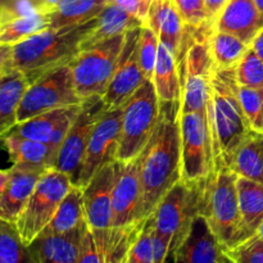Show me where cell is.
Here are the masks:
<instances>
[{"label": "cell", "mask_w": 263, "mask_h": 263, "mask_svg": "<svg viewBox=\"0 0 263 263\" xmlns=\"http://www.w3.org/2000/svg\"><path fill=\"white\" fill-rule=\"evenodd\" d=\"M180 113L181 102H161L158 125L140 153L143 220L153 215L166 193L181 180Z\"/></svg>", "instance_id": "obj_1"}, {"label": "cell", "mask_w": 263, "mask_h": 263, "mask_svg": "<svg viewBox=\"0 0 263 263\" xmlns=\"http://www.w3.org/2000/svg\"><path fill=\"white\" fill-rule=\"evenodd\" d=\"M94 22L95 18L79 25L49 27L15 44L13 69L22 72L31 84L48 72L67 66L82 50Z\"/></svg>", "instance_id": "obj_2"}, {"label": "cell", "mask_w": 263, "mask_h": 263, "mask_svg": "<svg viewBox=\"0 0 263 263\" xmlns=\"http://www.w3.org/2000/svg\"><path fill=\"white\" fill-rule=\"evenodd\" d=\"M207 122L212 138L215 168L229 166L235 151L252 128L239 102L235 68L216 69L207 108Z\"/></svg>", "instance_id": "obj_3"}, {"label": "cell", "mask_w": 263, "mask_h": 263, "mask_svg": "<svg viewBox=\"0 0 263 263\" xmlns=\"http://www.w3.org/2000/svg\"><path fill=\"white\" fill-rule=\"evenodd\" d=\"M238 175L229 166L213 170L203 184L199 213L205 217L225 252L240 244L247 236L239 208Z\"/></svg>", "instance_id": "obj_4"}, {"label": "cell", "mask_w": 263, "mask_h": 263, "mask_svg": "<svg viewBox=\"0 0 263 263\" xmlns=\"http://www.w3.org/2000/svg\"><path fill=\"white\" fill-rule=\"evenodd\" d=\"M161 115V102L152 80L144 84L122 105L120 144L116 159L131 161L140 156L153 136Z\"/></svg>", "instance_id": "obj_5"}, {"label": "cell", "mask_w": 263, "mask_h": 263, "mask_svg": "<svg viewBox=\"0 0 263 263\" xmlns=\"http://www.w3.org/2000/svg\"><path fill=\"white\" fill-rule=\"evenodd\" d=\"M203 184L204 181L190 182L181 179L166 193L153 212L156 235L170 247L167 261H171L193 218L199 213Z\"/></svg>", "instance_id": "obj_6"}, {"label": "cell", "mask_w": 263, "mask_h": 263, "mask_svg": "<svg viewBox=\"0 0 263 263\" xmlns=\"http://www.w3.org/2000/svg\"><path fill=\"white\" fill-rule=\"evenodd\" d=\"M125 35L82 49L69 63L76 91L82 102L92 97H103L107 91L120 61Z\"/></svg>", "instance_id": "obj_7"}, {"label": "cell", "mask_w": 263, "mask_h": 263, "mask_svg": "<svg viewBox=\"0 0 263 263\" xmlns=\"http://www.w3.org/2000/svg\"><path fill=\"white\" fill-rule=\"evenodd\" d=\"M72 186L71 179L64 172L55 168L44 171L15 222L25 246H30L49 225Z\"/></svg>", "instance_id": "obj_8"}, {"label": "cell", "mask_w": 263, "mask_h": 263, "mask_svg": "<svg viewBox=\"0 0 263 263\" xmlns=\"http://www.w3.org/2000/svg\"><path fill=\"white\" fill-rule=\"evenodd\" d=\"M210 37L211 35L193 37L180 64L182 80L181 112H197L205 117L212 92V77L216 72Z\"/></svg>", "instance_id": "obj_9"}, {"label": "cell", "mask_w": 263, "mask_h": 263, "mask_svg": "<svg viewBox=\"0 0 263 263\" xmlns=\"http://www.w3.org/2000/svg\"><path fill=\"white\" fill-rule=\"evenodd\" d=\"M69 64L53 69L28 85L17 112V123L48 110L81 104Z\"/></svg>", "instance_id": "obj_10"}, {"label": "cell", "mask_w": 263, "mask_h": 263, "mask_svg": "<svg viewBox=\"0 0 263 263\" xmlns=\"http://www.w3.org/2000/svg\"><path fill=\"white\" fill-rule=\"evenodd\" d=\"M181 179L203 182L215 170L212 138L207 117L197 112L180 113Z\"/></svg>", "instance_id": "obj_11"}, {"label": "cell", "mask_w": 263, "mask_h": 263, "mask_svg": "<svg viewBox=\"0 0 263 263\" xmlns=\"http://www.w3.org/2000/svg\"><path fill=\"white\" fill-rule=\"evenodd\" d=\"M104 110L102 97H92L82 102L81 110L72 122L51 167L68 175L72 184L76 186H79L80 172L92 130Z\"/></svg>", "instance_id": "obj_12"}, {"label": "cell", "mask_w": 263, "mask_h": 263, "mask_svg": "<svg viewBox=\"0 0 263 263\" xmlns=\"http://www.w3.org/2000/svg\"><path fill=\"white\" fill-rule=\"evenodd\" d=\"M143 223L144 220L109 228H90L87 225L80 246L79 263H126Z\"/></svg>", "instance_id": "obj_13"}, {"label": "cell", "mask_w": 263, "mask_h": 263, "mask_svg": "<svg viewBox=\"0 0 263 263\" xmlns=\"http://www.w3.org/2000/svg\"><path fill=\"white\" fill-rule=\"evenodd\" d=\"M122 107L104 110L95 125L85 153L84 163L80 172L79 186L84 187L92 175L108 162L116 159L120 144Z\"/></svg>", "instance_id": "obj_14"}, {"label": "cell", "mask_w": 263, "mask_h": 263, "mask_svg": "<svg viewBox=\"0 0 263 263\" xmlns=\"http://www.w3.org/2000/svg\"><path fill=\"white\" fill-rule=\"evenodd\" d=\"M141 202L140 156L131 161H117V177L112 199V226H126L143 221Z\"/></svg>", "instance_id": "obj_15"}, {"label": "cell", "mask_w": 263, "mask_h": 263, "mask_svg": "<svg viewBox=\"0 0 263 263\" xmlns=\"http://www.w3.org/2000/svg\"><path fill=\"white\" fill-rule=\"evenodd\" d=\"M140 28L128 31L125 35V44L121 51L120 61L107 91L102 97L107 110L122 107L146 80L138 59V39Z\"/></svg>", "instance_id": "obj_16"}, {"label": "cell", "mask_w": 263, "mask_h": 263, "mask_svg": "<svg viewBox=\"0 0 263 263\" xmlns=\"http://www.w3.org/2000/svg\"><path fill=\"white\" fill-rule=\"evenodd\" d=\"M117 159L100 167L82 189L85 220L90 228L112 226V199Z\"/></svg>", "instance_id": "obj_17"}, {"label": "cell", "mask_w": 263, "mask_h": 263, "mask_svg": "<svg viewBox=\"0 0 263 263\" xmlns=\"http://www.w3.org/2000/svg\"><path fill=\"white\" fill-rule=\"evenodd\" d=\"M171 261L176 263H225L230 262V259L208 221L204 216L198 213L193 218Z\"/></svg>", "instance_id": "obj_18"}, {"label": "cell", "mask_w": 263, "mask_h": 263, "mask_svg": "<svg viewBox=\"0 0 263 263\" xmlns=\"http://www.w3.org/2000/svg\"><path fill=\"white\" fill-rule=\"evenodd\" d=\"M145 25L156 32L161 43L174 51L181 64L190 43V28L174 0H153Z\"/></svg>", "instance_id": "obj_19"}, {"label": "cell", "mask_w": 263, "mask_h": 263, "mask_svg": "<svg viewBox=\"0 0 263 263\" xmlns=\"http://www.w3.org/2000/svg\"><path fill=\"white\" fill-rule=\"evenodd\" d=\"M87 223L58 234H40L27 246L32 263H79L80 246Z\"/></svg>", "instance_id": "obj_20"}, {"label": "cell", "mask_w": 263, "mask_h": 263, "mask_svg": "<svg viewBox=\"0 0 263 263\" xmlns=\"http://www.w3.org/2000/svg\"><path fill=\"white\" fill-rule=\"evenodd\" d=\"M263 28V13L254 0H229L215 21V30L233 33L251 45Z\"/></svg>", "instance_id": "obj_21"}, {"label": "cell", "mask_w": 263, "mask_h": 263, "mask_svg": "<svg viewBox=\"0 0 263 263\" xmlns=\"http://www.w3.org/2000/svg\"><path fill=\"white\" fill-rule=\"evenodd\" d=\"M2 140L7 148L13 167L41 171L53 167L55 156L48 144L25 138L13 130L3 136Z\"/></svg>", "instance_id": "obj_22"}, {"label": "cell", "mask_w": 263, "mask_h": 263, "mask_svg": "<svg viewBox=\"0 0 263 263\" xmlns=\"http://www.w3.org/2000/svg\"><path fill=\"white\" fill-rule=\"evenodd\" d=\"M43 174L41 170L10 168L9 182L0 198V218L13 223L17 222Z\"/></svg>", "instance_id": "obj_23"}, {"label": "cell", "mask_w": 263, "mask_h": 263, "mask_svg": "<svg viewBox=\"0 0 263 263\" xmlns=\"http://www.w3.org/2000/svg\"><path fill=\"white\" fill-rule=\"evenodd\" d=\"M145 23L127 10L122 9L118 5L108 3L107 7L95 18L91 30L85 37L82 49L90 48L92 45L103 43L105 40L125 35L128 31L140 28Z\"/></svg>", "instance_id": "obj_24"}, {"label": "cell", "mask_w": 263, "mask_h": 263, "mask_svg": "<svg viewBox=\"0 0 263 263\" xmlns=\"http://www.w3.org/2000/svg\"><path fill=\"white\" fill-rule=\"evenodd\" d=\"M159 102H181L182 80L180 64L174 51L159 43L156 68L152 77Z\"/></svg>", "instance_id": "obj_25"}, {"label": "cell", "mask_w": 263, "mask_h": 263, "mask_svg": "<svg viewBox=\"0 0 263 263\" xmlns=\"http://www.w3.org/2000/svg\"><path fill=\"white\" fill-rule=\"evenodd\" d=\"M229 167L238 176L263 182V130H249L234 153Z\"/></svg>", "instance_id": "obj_26"}, {"label": "cell", "mask_w": 263, "mask_h": 263, "mask_svg": "<svg viewBox=\"0 0 263 263\" xmlns=\"http://www.w3.org/2000/svg\"><path fill=\"white\" fill-rule=\"evenodd\" d=\"M28 85L27 77L20 71L0 79V140L17 125L18 107Z\"/></svg>", "instance_id": "obj_27"}, {"label": "cell", "mask_w": 263, "mask_h": 263, "mask_svg": "<svg viewBox=\"0 0 263 263\" xmlns=\"http://www.w3.org/2000/svg\"><path fill=\"white\" fill-rule=\"evenodd\" d=\"M236 189L241 221L249 238L258 231L263 222V182L238 176Z\"/></svg>", "instance_id": "obj_28"}, {"label": "cell", "mask_w": 263, "mask_h": 263, "mask_svg": "<svg viewBox=\"0 0 263 263\" xmlns=\"http://www.w3.org/2000/svg\"><path fill=\"white\" fill-rule=\"evenodd\" d=\"M81 105L82 103L81 104H74L69 105V107L48 110V112H44L41 115L35 116V117L30 118V120H26L23 122L17 123L12 130L20 134V135L25 136V138L43 141V143L49 145V141L53 138L54 133L58 128V126L67 117L80 112Z\"/></svg>", "instance_id": "obj_29"}, {"label": "cell", "mask_w": 263, "mask_h": 263, "mask_svg": "<svg viewBox=\"0 0 263 263\" xmlns=\"http://www.w3.org/2000/svg\"><path fill=\"white\" fill-rule=\"evenodd\" d=\"M107 4L108 0H59L50 13V27L89 22L97 18Z\"/></svg>", "instance_id": "obj_30"}, {"label": "cell", "mask_w": 263, "mask_h": 263, "mask_svg": "<svg viewBox=\"0 0 263 263\" xmlns=\"http://www.w3.org/2000/svg\"><path fill=\"white\" fill-rule=\"evenodd\" d=\"M84 222H86V220H85L82 189L73 185L59 204L54 217L51 218L49 225L41 231V234L66 233L82 225Z\"/></svg>", "instance_id": "obj_31"}, {"label": "cell", "mask_w": 263, "mask_h": 263, "mask_svg": "<svg viewBox=\"0 0 263 263\" xmlns=\"http://www.w3.org/2000/svg\"><path fill=\"white\" fill-rule=\"evenodd\" d=\"M211 54L217 71L234 69L251 45L233 33L215 30L210 37Z\"/></svg>", "instance_id": "obj_32"}, {"label": "cell", "mask_w": 263, "mask_h": 263, "mask_svg": "<svg viewBox=\"0 0 263 263\" xmlns=\"http://www.w3.org/2000/svg\"><path fill=\"white\" fill-rule=\"evenodd\" d=\"M50 27V14L33 13L0 22V44H15Z\"/></svg>", "instance_id": "obj_33"}, {"label": "cell", "mask_w": 263, "mask_h": 263, "mask_svg": "<svg viewBox=\"0 0 263 263\" xmlns=\"http://www.w3.org/2000/svg\"><path fill=\"white\" fill-rule=\"evenodd\" d=\"M0 263H32L15 223L0 218Z\"/></svg>", "instance_id": "obj_34"}, {"label": "cell", "mask_w": 263, "mask_h": 263, "mask_svg": "<svg viewBox=\"0 0 263 263\" xmlns=\"http://www.w3.org/2000/svg\"><path fill=\"white\" fill-rule=\"evenodd\" d=\"M154 226L153 215L144 220L143 226L127 254L126 263H154Z\"/></svg>", "instance_id": "obj_35"}, {"label": "cell", "mask_w": 263, "mask_h": 263, "mask_svg": "<svg viewBox=\"0 0 263 263\" xmlns=\"http://www.w3.org/2000/svg\"><path fill=\"white\" fill-rule=\"evenodd\" d=\"M159 39L148 25L140 28L138 39V59L140 68L146 80H152L158 57Z\"/></svg>", "instance_id": "obj_36"}, {"label": "cell", "mask_w": 263, "mask_h": 263, "mask_svg": "<svg viewBox=\"0 0 263 263\" xmlns=\"http://www.w3.org/2000/svg\"><path fill=\"white\" fill-rule=\"evenodd\" d=\"M235 77L239 85L263 89V61L252 46L235 67Z\"/></svg>", "instance_id": "obj_37"}, {"label": "cell", "mask_w": 263, "mask_h": 263, "mask_svg": "<svg viewBox=\"0 0 263 263\" xmlns=\"http://www.w3.org/2000/svg\"><path fill=\"white\" fill-rule=\"evenodd\" d=\"M174 3L190 30L215 28L208 18L204 0H174Z\"/></svg>", "instance_id": "obj_38"}, {"label": "cell", "mask_w": 263, "mask_h": 263, "mask_svg": "<svg viewBox=\"0 0 263 263\" xmlns=\"http://www.w3.org/2000/svg\"><path fill=\"white\" fill-rule=\"evenodd\" d=\"M226 256L235 263H263V238L259 233L253 234L226 252Z\"/></svg>", "instance_id": "obj_39"}, {"label": "cell", "mask_w": 263, "mask_h": 263, "mask_svg": "<svg viewBox=\"0 0 263 263\" xmlns=\"http://www.w3.org/2000/svg\"><path fill=\"white\" fill-rule=\"evenodd\" d=\"M238 97L251 127L258 128L263 104V89L243 86L238 84Z\"/></svg>", "instance_id": "obj_40"}, {"label": "cell", "mask_w": 263, "mask_h": 263, "mask_svg": "<svg viewBox=\"0 0 263 263\" xmlns=\"http://www.w3.org/2000/svg\"><path fill=\"white\" fill-rule=\"evenodd\" d=\"M108 3L118 5L120 8L138 17L144 23H146L149 9H151L153 0H108Z\"/></svg>", "instance_id": "obj_41"}, {"label": "cell", "mask_w": 263, "mask_h": 263, "mask_svg": "<svg viewBox=\"0 0 263 263\" xmlns=\"http://www.w3.org/2000/svg\"><path fill=\"white\" fill-rule=\"evenodd\" d=\"M13 49H14V45L0 44V79L14 71L13 69Z\"/></svg>", "instance_id": "obj_42"}, {"label": "cell", "mask_w": 263, "mask_h": 263, "mask_svg": "<svg viewBox=\"0 0 263 263\" xmlns=\"http://www.w3.org/2000/svg\"><path fill=\"white\" fill-rule=\"evenodd\" d=\"M229 0H204L205 3V9H207L208 18H210L211 22L215 25L216 18L218 17L221 10L223 9L226 4H228Z\"/></svg>", "instance_id": "obj_43"}, {"label": "cell", "mask_w": 263, "mask_h": 263, "mask_svg": "<svg viewBox=\"0 0 263 263\" xmlns=\"http://www.w3.org/2000/svg\"><path fill=\"white\" fill-rule=\"evenodd\" d=\"M32 2L39 12L44 13V14H50L57 8L59 0H32Z\"/></svg>", "instance_id": "obj_44"}, {"label": "cell", "mask_w": 263, "mask_h": 263, "mask_svg": "<svg viewBox=\"0 0 263 263\" xmlns=\"http://www.w3.org/2000/svg\"><path fill=\"white\" fill-rule=\"evenodd\" d=\"M251 46L254 49L257 54H258L259 58L263 61V28L256 35V37L253 39V41L251 43Z\"/></svg>", "instance_id": "obj_45"}, {"label": "cell", "mask_w": 263, "mask_h": 263, "mask_svg": "<svg viewBox=\"0 0 263 263\" xmlns=\"http://www.w3.org/2000/svg\"><path fill=\"white\" fill-rule=\"evenodd\" d=\"M10 179V170H0V198L4 194Z\"/></svg>", "instance_id": "obj_46"}, {"label": "cell", "mask_w": 263, "mask_h": 263, "mask_svg": "<svg viewBox=\"0 0 263 263\" xmlns=\"http://www.w3.org/2000/svg\"><path fill=\"white\" fill-rule=\"evenodd\" d=\"M9 0H0V18H2L3 13H4L5 8H7V4Z\"/></svg>", "instance_id": "obj_47"}, {"label": "cell", "mask_w": 263, "mask_h": 263, "mask_svg": "<svg viewBox=\"0 0 263 263\" xmlns=\"http://www.w3.org/2000/svg\"><path fill=\"white\" fill-rule=\"evenodd\" d=\"M257 130H263V104H262V112H261V117H259L258 128H257Z\"/></svg>", "instance_id": "obj_48"}, {"label": "cell", "mask_w": 263, "mask_h": 263, "mask_svg": "<svg viewBox=\"0 0 263 263\" xmlns=\"http://www.w3.org/2000/svg\"><path fill=\"white\" fill-rule=\"evenodd\" d=\"M254 2H256V4L258 5L259 10L263 13V0H254Z\"/></svg>", "instance_id": "obj_49"}, {"label": "cell", "mask_w": 263, "mask_h": 263, "mask_svg": "<svg viewBox=\"0 0 263 263\" xmlns=\"http://www.w3.org/2000/svg\"><path fill=\"white\" fill-rule=\"evenodd\" d=\"M257 233H259V235H261L263 238V222L261 223V226H259V229H258V231H257Z\"/></svg>", "instance_id": "obj_50"}]
</instances>
